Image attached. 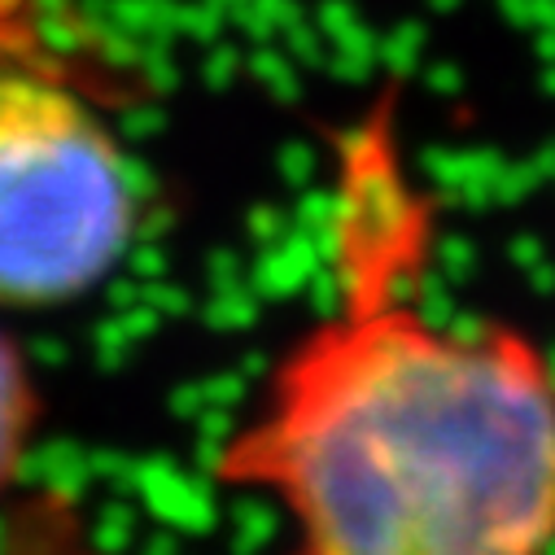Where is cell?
<instances>
[{"instance_id": "obj_1", "label": "cell", "mask_w": 555, "mask_h": 555, "mask_svg": "<svg viewBox=\"0 0 555 555\" xmlns=\"http://www.w3.org/2000/svg\"><path fill=\"white\" fill-rule=\"evenodd\" d=\"M429 236L380 105L341 141L337 302L210 455L215 486L275 507L281 555H555V359L429 315Z\"/></svg>"}, {"instance_id": "obj_3", "label": "cell", "mask_w": 555, "mask_h": 555, "mask_svg": "<svg viewBox=\"0 0 555 555\" xmlns=\"http://www.w3.org/2000/svg\"><path fill=\"white\" fill-rule=\"evenodd\" d=\"M44 425V389L31 354L0 328V503H5L31 468Z\"/></svg>"}, {"instance_id": "obj_2", "label": "cell", "mask_w": 555, "mask_h": 555, "mask_svg": "<svg viewBox=\"0 0 555 555\" xmlns=\"http://www.w3.org/2000/svg\"><path fill=\"white\" fill-rule=\"evenodd\" d=\"M141 228V184L109 122L62 75L0 57V311L101 289Z\"/></svg>"}]
</instances>
